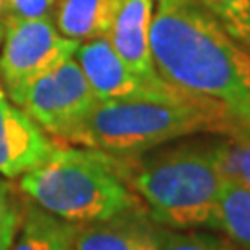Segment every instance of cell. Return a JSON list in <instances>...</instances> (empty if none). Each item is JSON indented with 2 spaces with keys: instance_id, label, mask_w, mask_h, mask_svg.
Returning <instances> with one entry per match:
<instances>
[{
  "instance_id": "6da1fadb",
  "label": "cell",
  "mask_w": 250,
  "mask_h": 250,
  "mask_svg": "<svg viewBox=\"0 0 250 250\" xmlns=\"http://www.w3.org/2000/svg\"><path fill=\"white\" fill-rule=\"evenodd\" d=\"M150 48L167 83L217 102L250 128V50L204 9L191 0H156Z\"/></svg>"
},
{
  "instance_id": "7a4b0ae2",
  "label": "cell",
  "mask_w": 250,
  "mask_h": 250,
  "mask_svg": "<svg viewBox=\"0 0 250 250\" xmlns=\"http://www.w3.org/2000/svg\"><path fill=\"white\" fill-rule=\"evenodd\" d=\"M224 135L161 145L130 161V182L146 213L170 230H215L223 191Z\"/></svg>"
},
{
  "instance_id": "3957f363",
  "label": "cell",
  "mask_w": 250,
  "mask_h": 250,
  "mask_svg": "<svg viewBox=\"0 0 250 250\" xmlns=\"http://www.w3.org/2000/svg\"><path fill=\"white\" fill-rule=\"evenodd\" d=\"M237 128L223 106L189 93L172 99L99 100L65 145L132 160L189 135H230Z\"/></svg>"
},
{
  "instance_id": "277c9868",
  "label": "cell",
  "mask_w": 250,
  "mask_h": 250,
  "mask_svg": "<svg viewBox=\"0 0 250 250\" xmlns=\"http://www.w3.org/2000/svg\"><path fill=\"white\" fill-rule=\"evenodd\" d=\"M24 197L71 224L104 221L145 208L130 182V161L95 148H58L36 169L19 176Z\"/></svg>"
},
{
  "instance_id": "5b68a950",
  "label": "cell",
  "mask_w": 250,
  "mask_h": 250,
  "mask_svg": "<svg viewBox=\"0 0 250 250\" xmlns=\"http://www.w3.org/2000/svg\"><path fill=\"white\" fill-rule=\"evenodd\" d=\"M9 100L26 111L58 145L67 143L99 104L74 56L30 82Z\"/></svg>"
},
{
  "instance_id": "8992f818",
  "label": "cell",
  "mask_w": 250,
  "mask_h": 250,
  "mask_svg": "<svg viewBox=\"0 0 250 250\" xmlns=\"http://www.w3.org/2000/svg\"><path fill=\"white\" fill-rule=\"evenodd\" d=\"M0 48V83L8 97L74 56L78 41L60 34L52 17H6Z\"/></svg>"
},
{
  "instance_id": "52a82bcc",
  "label": "cell",
  "mask_w": 250,
  "mask_h": 250,
  "mask_svg": "<svg viewBox=\"0 0 250 250\" xmlns=\"http://www.w3.org/2000/svg\"><path fill=\"white\" fill-rule=\"evenodd\" d=\"M74 60L99 100L172 99L186 93L167 82H148L137 76L123 62L107 37L82 41Z\"/></svg>"
},
{
  "instance_id": "ba28073f",
  "label": "cell",
  "mask_w": 250,
  "mask_h": 250,
  "mask_svg": "<svg viewBox=\"0 0 250 250\" xmlns=\"http://www.w3.org/2000/svg\"><path fill=\"white\" fill-rule=\"evenodd\" d=\"M56 148L58 143L9 100L0 83V174L19 178L41 165Z\"/></svg>"
},
{
  "instance_id": "9c48e42d",
  "label": "cell",
  "mask_w": 250,
  "mask_h": 250,
  "mask_svg": "<svg viewBox=\"0 0 250 250\" xmlns=\"http://www.w3.org/2000/svg\"><path fill=\"white\" fill-rule=\"evenodd\" d=\"M160 228L145 208L130 209L104 221L69 223L74 250H158Z\"/></svg>"
},
{
  "instance_id": "30bf717a",
  "label": "cell",
  "mask_w": 250,
  "mask_h": 250,
  "mask_svg": "<svg viewBox=\"0 0 250 250\" xmlns=\"http://www.w3.org/2000/svg\"><path fill=\"white\" fill-rule=\"evenodd\" d=\"M154 9L156 0H123L107 39L137 76L148 82H165L158 74L150 48Z\"/></svg>"
},
{
  "instance_id": "8fae6325",
  "label": "cell",
  "mask_w": 250,
  "mask_h": 250,
  "mask_svg": "<svg viewBox=\"0 0 250 250\" xmlns=\"http://www.w3.org/2000/svg\"><path fill=\"white\" fill-rule=\"evenodd\" d=\"M123 0H60L56 28L74 41L107 37Z\"/></svg>"
},
{
  "instance_id": "7c38bea8",
  "label": "cell",
  "mask_w": 250,
  "mask_h": 250,
  "mask_svg": "<svg viewBox=\"0 0 250 250\" xmlns=\"http://www.w3.org/2000/svg\"><path fill=\"white\" fill-rule=\"evenodd\" d=\"M215 230H221L239 249L250 250V188L241 180H224Z\"/></svg>"
},
{
  "instance_id": "4fadbf2b",
  "label": "cell",
  "mask_w": 250,
  "mask_h": 250,
  "mask_svg": "<svg viewBox=\"0 0 250 250\" xmlns=\"http://www.w3.org/2000/svg\"><path fill=\"white\" fill-rule=\"evenodd\" d=\"M58 219L34 202L22 208V219L9 250H54V232Z\"/></svg>"
},
{
  "instance_id": "5bb4252c",
  "label": "cell",
  "mask_w": 250,
  "mask_h": 250,
  "mask_svg": "<svg viewBox=\"0 0 250 250\" xmlns=\"http://www.w3.org/2000/svg\"><path fill=\"white\" fill-rule=\"evenodd\" d=\"M250 50V0H191Z\"/></svg>"
},
{
  "instance_id": "9a60e30c",
  "label": "cell",
  "mask_w": 250,
  "mask_h": 250,
  "mask_svg": "<svg viewBox=\"0 0 250 250\" xmlns=\"http://www.w3.org/2000/svg\"><path fill=\"white\" fill-rule=\"evenodd\" d=\"M158 250H243L226 235L206 230H170L160 228Z\"/></svg>"
},
{
  "instance_id": "2e32d148",
  "label": "cell",
  "mask_w": 250,
  "mask_h": 250,
  "mask_svg": "<svg viewBox=\"0 0 250 250\" xmlns=\"http://www.w3.org/2000/svg\"><path fill=\"white\" fill-rule=\"evenodd\" d=\"M52 8L54 0H8L9 15L19 19H46Z\"/></svg>"
},
{
  "instance_id": "e0dca14e",
  "label": "cell",
  "mask_w": 250,
  "mask_h": 250,
  "mask_svg": "<svg viewBox=\"0 0 250 250\" xmlns=\"http://www.w3.org/2000/svg\"><path fill=\"white\" fill-rule=\"evenodd\" d=\"M230 135L237 146V180L250 188V128L239 126Z\"/></svg>"
},
{
  "instance_id": "ac0fdd59",
  "label": "cell",
  "mask_w": 250,
  "mask_h": 250,
  "mask_svg": "<svg viewBox=\"0 0 250 250\" xmlns=\"http://www.w3.org/2000/svg\"><path fill=\"white\" fill-rule=\"evenodd\" d=\"M22 211V208L17 204V198L13 195V189L8 180L0 178V223L9 217Z\"/></svg>"
},
{
  "instance_id": "d6986e66",
  "label": "cell",
  "mask_w": 250,
  "mask_h": 250,
  "mask_svg": "<svg viewBox=\"0 0 250 250\" xmlns=\"http://www.w3.org/2000/svg\"><path fill=\"white\" fill-rule=\"evenodd\" d=\"M21 219H22V211L0 223V250L11 249L19 232V226H21Z\"/></svg>"
},
{
  "instance_id": "ffe728a7",
  "label": "cell",
  "mask_w": 250,
  "mask_h": 250,
  "mask_svg": "<svg viewBox=\"0 0 250 250\" xmlns=\"http://www.w3.org/2000/svg\"><path fill=\"white\" fill-rule=\"evenodd\" d=\"M54 250H74L71 243V230L69 223L60 221L56 224V232H54Z\"/></svg>"
},
{
  "instance_id": "44dd1931",
  "label": "cell",
  "mask_w": 250,
  "mask_h": 250,
  "mask_svg": "<svg viewBox=\"0 0 250 250\" xmlns=\"http://www.w3.org/2000/svg\"><path fill=\"white\" fill-rule=\"evenodd\" d=\"M2 36H4V21H0V41H2Z\"/></svg>"
}]
</instances>
